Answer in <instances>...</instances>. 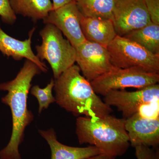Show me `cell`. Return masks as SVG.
Segmentation results:
<instances>
[{
	"label": "cell",
	"mask_w": 159,
	"mask_h": 159,
	"mask_svg": "<svg viewBox=\"0 0 159 159\" xmlns=\"http://www.w3.org/2000/svg\"><path fill=\"white\" fill-rule=\"evenodd\" d=\"M41 72L36 65L27 59L14 79L0 84V90L8 92L1 100L10 107L12 121L10 141L0 150V159H22L19 148L24 140L25 129L34 119L27 107L28 94L32 79Z\"/></svg>",
	"instance_id": "cell-1"
},
{
	"label": "cell",
	"mask_w": 159,
	"mask_h": 159,
	"mask_svg": "<svg viewBox=\"0 0 159 159\" xmlns=\"http://www.w3.org/2000/svg\"><path fill=\"white\" fill-rule=\"evenodd\" d=\"M54 81L55 102L74 116L98 119L112 112L81 74L78 66H71Z\"/></svg>",
	"instance_id": "cell-2"
},
{
	"label": "cell",
	"mask_w": 159,
	"mask_h": 159,
	"mask_svg": "<svg viewBox=\"0 0 159 159\" xmlns=\"http://www.w3.org/2000/svg\"><path fill=\"white\" fill-rule=\"evenodd\" d=\"M125 121L110 115L98 119L78 117L76 133L78 142L95 146L107 155L122 156L130 145Z\"/></svg>",
	"instance_id": "cell-3"
},
{
	"label": "cell",
	"mask_w": 159,
	"mask_h": 159,
	"mask_svg": "<svg viewBox=\"0 0 159 159\" xmlns=\"http://www.w3.org/2000/svg\"><path fill=\"white\" fill-rule=\"evenodd\" d=\"M42 39L41 45L36 46L39 59L47 61L51 66L54 79L76 62V50L62 32L52 24H47L39 32Z\"/></svg>",
	"instance_id": "cell-4"
},
{
	"label": "cell",
	"mask_w": 159,
	"mask_h": 159,
	"mask_svg": "<svg viewBox=\"0 0 159 159\" xmlns=\"http://www.w3.org/2000/svg\"><path fill=\"white\" fill-rule=\"evenodd\" d=\"M107 48L115 67L138 68L159 74V56L130 40L117 35Z\"/></svg>",
	"instance_id": "cell-5"
},
{
	"label": "cell",
	"mask_w": 159,
	"mask_h": 159,
	"mask_svg": "<svg viewBox=\"0 0 159 159\" xmlns=\"http://www.w3.org/2000/svg\"><path fill=\"white\" fill-rule=\"evenodd\" d=\"M159 74L138 68L113 69L90 82L97 94L104 97L112 90L127 88L142 89L158 84Z\"/></svg>",
	"instance_id": "cell-6"
},
{
	"label": "cell",
	"mask_w": 159,
	"mask_h": 159,
	"mask_svg": "<svg viewBox=\"0 0 159 159\" xmlns=\"http://www.w3.org/2000/svg\"><path fill=\"white\" fill-rule=\"evenodd\" d=\"M75 48L76 62L89 82L114 68L108 50L104 46L86 40Z\"/></svg>",
	"instance_id": "cell-7"
},
{
	"label": "cell",
	"mask_w": 159,
	"mask_h": 159,
	"mask_svg": "<svg viewBox=\"0 0 159 159\" xmlns=\"http://www.w3.org/2000/svg\"><path fill=\"white\" fill-rule=\"evenodd\" d=\"M103 101L108 106L116 107L126 119L137 113L142 106L159 101V84L134 92L124 89L112 90L104 96Z\"/></svg>",
	"instance_id": "cell-8"
},
{
	"label": "cell",
	"mask_w": 159,
	"mask_h": 159,
	"mask_svg": "<svg viewBox=\"0 0 159 159\" xmlns=\"http://www.w3.org/2000/svg\"><path fill=\"white\" fill-rule=\"evenodd\" d=\"M151 22L144 0H116L113 22L117 35L124 36Z\"/></svg>",
	"instance_id": "cell-9"
},
{
	"label": "cell",
	"mask_w": 159,
	"mask_h": 159,
	"mask_svg": "<svg viewBox=\"0 0 159 159\" xmlns=\"http://www.w3.org/2000/svg\"><path fill=\"white\" fill-rule=\"evenodd\" d=\"M82 16L75 2L72 1L52 9L43 20L57 27L75 48L86 41L80 26Z\"/></svg>",
	"instance_id": "cell-10"
},
{
	"label": "cell",
	"mask_w": 159,
	"mask_h": 159,
	"mask_svg": "<svg viewBox=\"0 0 159 159\" xmlns=\"http://www.w3.org/2000/svg\"><path fill=\"white\" fill-rule=\"evenodd\" d=\"M125 129L130 145L157 147L159 144V117L145 118L136 113L125 119Z\"/></svg>",
	"instance_id": "cell-11"
},
{
	"label": "cell",
	"mask_w": 159,
	"mask_h": 159,
	"mask_svg": "<svg viewBox=\"0 0 159 159\" xmlns=\"http://www.w3.org/2000/svg\"><path fill=\"white\" fill-rule=\"evenodd\" d=\"M35 30L34 28L29 31L28 39L20 41L6 34L0 26V51L5 56L11 57L15 60H21L25 58L31 61L41 71L46 73L48 69L45 64L39 59L31 48V38Z\"/></svg>",
	"instance_id": "cell-12"
},
{
	"label": "cell",
	"mask_w": 159,
	"mask_h": 159,
	"mask_svg": "<svg viewBox=\"0 0 159 159\" xmlns=\"http://www.w3.org/2000/svg\"><path fill=\"white\" fill-rule=\"evenodd\" d=\"M39 133L47 141L51 148V159H86L104 154L95 146L76 147L61 144L57 140L53 128L47 130L39 129Z\"/></svg>",
	"instance_id": "cell-13"
},
{
	"label": "cell",
	"mask_w": 159,
	"mask_h": 159,
	"mask_svg": "<svg viewBox=\"0 0 159 159\" xmlns=\"http://www.w3.org/2000/svg\"><path fill=\"white\" fill-rule=\"evenodd\" d=\"M80 26L86 40L107 47L117 34L110 20L82 16Z\"/></svg>",
	"instance_id": "cell-14"
},
{
	"label": "cell",
	"mask_w": 159,
	"mask_h": 159,
	"mask_svg": "<svg viewBox=\"0 0 159 159\" xmlns=\"http://www.w3.org/2000/svg\"><path fill=\"white\" fill-rule=\"evenodd\" d=\"M16 15L31 18L33 21L43 20L53 9L51 0H10Z\"/></svg>",
	"instance_id": "cell-15"
},
{
	"label": "cell",
	"mask_w": 159,
	"mask_h": 159,
	"mask_svg": "<svg viewBox=\"0 0 159 159\" xmlns=\"http://www.w3.org/2000/svg\"><path fill=\"white\" fill-rule=\"evenodd\" d=\"M159 56V25L152 22L122 36Z\"/></svg>",
	"instance_id": "cell-16"
},
{
	"label": "cell",
	"mask_w": 159,
	"mask_h": 159,
	"mask_svg": "<svg viewBox=\"0 0 159 159\" xmlns=\"http://www.w3.org/2000/svg\"><path fill=\"white\" fill-rule=\"evenodd\" d=\"M116 0H76L83 16L113 20Z\"/></svg>",
	"instance_id": "cell-17"
},
{
	"label": "cell",
	"mask_w": 159,
	"mask_h": 159,
	"mask_svg": "<svg viewBox=\"0 0 159 159\" xmlns=\"http://www.w3.org/2000/svg\"><path fill=\"white\" fill-rule=\"evenodd\" d=\"M54 80L51 79V81L44 88L42 89L39 85H34L31 88V93L34 96L38 101L39 113L47 109L51 103L56 102L55 97L52 94L54 89Z\"/></svg>",
	"instance_id": "cell-18"
},
{
	"label": "cell",
	"mask_w": 159,
	"mask_h": 159,
	"mask_svg": "<svg viewBox=\"0 0 159 159\" xmlns=\"http://www.w3.org/2000/svg\"><path fill=\"white\" fill-rule=\"evenodd\" d=\"M0 16L3 22L13 25L16 20V15L11 9L10 0H0Z\"/></svg>",
	"instance_id": "cell-19"
},
{
	"label": "cell",
	"mask_w": 159,
	"mask_h": 159,
	"mask_svg": "<svg viewBox=\"0 0 159 159\" xmlns=\"http://www.w3.org/2000/svg\"><path fill=\"white\" fill-rule=\"evenodd\" d=\"M152 22L159 25V0H144Z\"/></svg>",
	"instance_id": "cell-20"
},
{
	"label": "cell",
	"mask_w": 159,
	"mask_h": 159,
	"mask_svg": "<svg viewBox=\"0 0 159 159\" xmlns=\"http://www.w3.org/2000/svg\"><path fill=\"white\" fill-rule=\"evenodd\" d=\"M137 159H152L153 150L150 147L139 146L135 147Z\"/></svg>",
	"instance_id": "cell-21"
},
{
	"label": "cell",
	"mask_w": 159,
	"mask_h": 159,
	"mask_svg": "<svg viewBox=\"0 0 159 159\" xmlns=\"http://www.w3.org/2000/svg\"><path fill=\"white\" fill-rule=\"evenodd\" d=\"M72 0H53V9H57L66 4L70 2Z\"/></svg>",
	"instance_id": "cell-22"
},
{
	"label": "cell",
	"mask_w": 159,
	"mask_h": 159,
	"mask_svg": "<svg viewBox=\"0 0 159 159\" xmlns=\"http://www.w3.org/2000/svg\"><path fill=\"white\" fill-rule=\"evenodd\" d=\"M86 159H116V157L107 155L105 154H101Z\"/></svg>",
	"instance_id": "cell-23"
},
{
	"label": "cell",
	"mask_w": 159,
	"mask_h": 159,
	"mask_svg": "<svg viewBox=\"0 0 159 159\" xmlns=\"http://www.w3.org/2000/svg\"><path fill=\"white\" fill-rule=\"evenodd\" d=\"M72 1H74V2H75V1H76V0H72Z\"/></svg>",
	"instance_id": "cell-24"
}]
</instances>
